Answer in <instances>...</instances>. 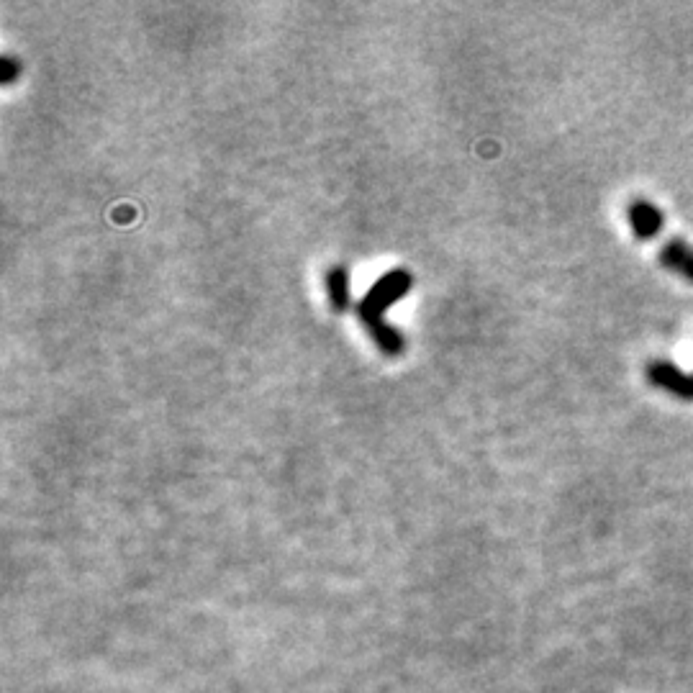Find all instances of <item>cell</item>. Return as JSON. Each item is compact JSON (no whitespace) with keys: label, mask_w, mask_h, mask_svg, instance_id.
I'll use <instances>...</instances> for the list:
<instances>
[{"label":"cell","mask_w":693,"mask_h":693,"mask_svg":"<svg viewBox=\"0 0 693 693\" xmlns=\"http://www.w3.org/2000/svg\"><path fill=\"white\" fill-rule=\"evenodd\" d=\"M414 278H411L409 270H391L388 275L378 280V283L365 293L360 303H357V316L365 324V329L370 332V337L375 339L378 350L385 357H398L403 352V337L396 326L385 321V311L393 306L396 301H401L406 293L411 291Z\"/></svg>","instance_id":"6da1fadb"},{"label":"cell","mask_w":693,"mask_h":693,"mask_svg":"<svg viewBox=\"0 0 693 693\" xmlns=\"http://www.w3.org/2000/svg\"><path fill=\"white\" fill-rule=\"evenodd\" d=\"M645 373L652 385H658V388L668 391L670 396L683 398V401H693V375L681 373L673 362L652 360L647 362Z\"/></svg>","instance_id":"7a4b0ae2"},{"label":"cell","mask_w":693,"mask_h":693,"mask_svg":"<svg viewBox=\"0 0 693 693\" xmlns=\"http://www.w3.org/2000/svg\"><path fill=\"white\" fill-rule=\"evenodd\" d=\"M627 219L637 239H655L665 226L663 211L647 198H632L629 201Z\"/></svg>","instance_id":"3957f363"},{"label":"cell","mask_w":693,"mask_h":693,"mask_svg":"<svg viewBox=\"0 0 693 693\" xmlns=\"http://www.w3.org/2000/svg\"><path fill=\"white\" fill-rule=\"evenodd\" d=\"M660 262L670 273H678L693 283V247L686 239H668L660 249Z\"/></svg>","instance_id":"277c9868"},{"label":"cell","mask_w":693,"mask_h":693,"mask_svg":"<svg viewBox=\"0 0 693 693\" xmlns=\"http://www.w3.org/2000/svg\"><path fill=\"white\" fill-rule=\"evenodd\" d=\"M326 285V298H329V303H332L334 311H347L350 308L352 301V288H350V273H347V267L342 265H334L329 267V273H326L324 278Z\"/></svg>","instance_id":"5b68a950"},{"label":"cell","mask_w":693,"mask_h":693,"mask_svg":"<svg viewBox=\"0 0 693 693\" xmlns=\"http://www.w3.org/2000/svg\"><path fill=\"white\" fill-rule=\"evenodd\" d=\"M18 75H21V62H16V57H11V54H6L3 62H0V83L11 85Z\"/></svg>","instance_id":"8992f818"}]
</instances>
